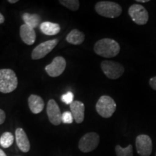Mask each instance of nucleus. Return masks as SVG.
<instances>
[{
    "mask_svg": "<svg viewBox=\"0 0 156 156\" xmlns=\"http://www.w3.org/2000/svg\"><path fill=\"white\" fill-rule=\"evenodd\" d=\"M95 53L104 58H113L119 54V44L112 38H102L94 45Z\"/></svg>",
    "mask_w": 156,
    "mask_h": 156,
    "instance_id": "nucleus-1",
    "label": "nucleus"
},
{
    "mask_svg": "<svg viewBox=\"0 0 156 156\" xmlns=\"http://www.w3.org/2000/svg\"><path fill=\"white\" fill-rule=\"evenodd\" d=\"M95 10L101 16L107 18H116L122 12V7L118 3L110 1H101L95 4Z\"/></svg>",
    "mask_w": 156,
    "mask_h": 156,
    "instance_id": "nucleus-2",
    "label": "nucleus"
},
{
    "mask_svg": "<svg viewBox=\"0 0 156 156\" xmlns=\"http://www.w3.org/2000/svg\"><path fill=\"white\" fill-rule=\"evenodd\" d=\"M18 80L16 74L11 69H0V92L9 93L17 88Z\"/></svg>",
    "mask_w": 156,
    "mask_h": 156,
    "instance_id": "nucleus-3",
    "label": "nucleus"
},
{
    "mask_svg": "<svg viewBox=\"0 0 156 156\" xmlns=\"http://www.w3.org/2000/svg\"><path fill=\"white\" fill-rule=\"evenodd\" d=\"M95 109L98 114L103 118H110L116 112V102L109 95H102L97 101Z\"/></svg>",
    "mask_w": 156,
    "mask_h": 156,
    "instance_id": "nucleus-4",
    "label": "nucleus"
},
{
    "mask_svg": "<svg viewBox=\"0 0 156 156\" xmlns=\"http://www.w3.org/2000/svg\"><path fill=\"white\" fill-rule=\"evenodd\" d=\"M100 142V136L96 132H88L80 140L78 147L83 153H87L96 149Z\"/></svg>",
    "mask_w": 156,
    "mask_h": 156,
    "instance_id": "nucleus-5",
    "label": "nucleus"
},
{
    "mask_svg": "<svg viewBox=\"0 0 156 156\" xmlns=\"http://www.w3.org/2000/svg\"><path fill=\"white\" fill-rule=\"evenodd\" d=\"M101 67L104 75L111 80L118 79L124 73V66L114 61H103L101 64Z\"/></svg>",
    "mask_w": 156,
    "mask_h": 156,
    "instance_id": "nucleus-6",
    "label": "nucleus"
},
{
    "mask_svg": "<svg viewBox=\"0 0 156 156\" xmlns=\"http://www.w3.org/2000/svg\"><path fill=\"white\" fill-rule=\"evenodd\" d=\"M128 13L132 21L138 25L147 24L149 20L147 10L140 4H134L130 6L128 9Z\"/></svg>",
    "mask_w": 156,
    "mask_h": 156,
    "instance_id": "nucleus-7",
    "label": "nucleus"
},
{
    "mask_svg": "<svg viewBox=\"0 0 156 156\" xmlns=\"http://www.w3.org/2000/svg\"><path fill=\"white\" fill-rule=\"evenodd\" d=\"M135 146L140 156H150L153 151V142L150 136L140 134L136 137Z\"/></svg>",
    "mask_w": 156,
    "mask_h": 156,
    "instance_id": "nucleus-8",
    "label": "nucleus"
},
{
    "mask_svg": "<svg viewBox=\"0 0 156 156\" xmlns=\"http://www.w3.org/2000/svg\"><path fill=\"white\" fill-rule=\"evenodd\" d=\"M57 44V39H52V40L41 43L33 50L31 58L34 60H38L45 57L56 47Z\"/></svg>",
    "mask_w": 156,
    "mask_h": 156,
    "instance_id": "nucleus-9",
    "label": "nucleus"
},
{
    "mask_svg": "<svg viewBox=\"0 0 156 156\" xmlns=\"http://www.w3.org/2000/svg\"><path fill=\"white\" fill-rule=\"evenodd\" d=\"M67 66L65 58L62 56H56L53 59L51 63L46 66L45 70L50 77H58L64 73Z\"/></svg>",
    "mask_w": 156,
    "mask_h": 156,
    "instance_id": "nucleus-10",
    "label": "nucleus"
},
{
    "mask_svg": "<svg viewBox=\"0 0 156 156\" xmlns=\"http://www.w3.org/2000/svg\"><path fill=\"white\" fill-rule=\"evenodd\" d=\"M46 113H47L48 120L52 124L58 126L61 124L62 114L59 106L54 99H50L48 101L47 107H46Z\"/></svg>",
    "mask_w": 156,
    "mask_h": 156,
    "instance_id": "nucleus-11",
    "label": "nucleus"
},
{
    "mask_svg": "<svg viewBox=\"0 0 156 156\" xmlns=\"http://www.w3.org/2000/svg\"><path fill=\"white\" fill-rule=\"evenodd\" d=\"M15 140L17 147L23 153H28L30 150V143L28 136L22 128L15 130Z\"/></svg>",
    "mask_w": 156,
    "mask_h": 156,
    "instance_id": "nucleus-12",
    "label": "nucleus"
},
{
    "mask_svg": "<svg viewBox=\"0 0 156 156\" xmlns=\"http://www.w3.org/2000/svg\"><path fill=\"white\" fill-rule=\"evenodd\" d=\"M70 111L77 124H81L85 119V105L79 101H74L69 105Z\"/></svg>",
    "mask_w": 156,
    "mask_h": 156,
    "instance_id": "nucleus-13",
    "label": "nucleus"
},
{
    "mask_svg": "<svg viewBox=\"0 0 156 156\" xmlns=\"http://www.w3.org/2000/svg\"><path fill=\"white\" fill-rule=\"evenodd\" d=\"M20 36L27 45H33L36 41V34L34 29L25 24L22 25L20 28Z\"/></svg>",
    "mask_w": 156,
    "mask_h": 156,
    "instance_id": "nucleus-14",
    "label": "nucleus"
},
{
    "mask_svg": "<svg viewBox=\"0 0 156 156\" xmlns=\"http://www.w3.org/2000/svg\"><path fill=\"white\" fill-rule=\"evenodd\" d=\"M28 106L33 114H38L44 110V101L39 95L32 94L28 98Z\"/></svg>",
    "mask_w": 156,
    "mask_h": 156,
    "instance_id": "nucleus-15",
    "label": "nucleus"
},
{
    "mask_svg": "<svg viewBox=\"0 0 156 156\" xmlns=\"http://www.w3.org/2000/svg\"><path fill=\"white\" fill-rule=\"evenodd\" d=\"M40 30L43 34L47 36H55L61 30V27L58 23H54L49 21L43 22L40 25Z\"/></svg>",
    "mask_w": 156,
    "mask_h": 156,
    "instance_id": "nucleus-16",
    "label": "nucleus"
},
{
    "mask_svg": "<svg viewBox=\"0 0 156 156\" xmlns=\"http://www.w3.org/2000/svg\"><path fill=\"white\" fill-rule=\"evenodd\" d=\"M66 40L69 44L73 45H80L85 41V35L80 30H77V29H73L67 35Z\"/></svg>",
    "mask_w": 156,
    "mask_h": 156,
    "instance_id": "nucleus-17",
    "label": "nucleus"
},
{
    "mask_svg": "<svg viewBox=\"0 0 156 156\" xmlns=\"http://www.w3.org/2000/svg\"><path fill=\"white\" fill-rule=\"evenodd\" d=\"M22 18L24 21L25 24L31 27V28H37L38 25H41V17L40 15L37 14H30V13H24L23 15Z\"/></svg>",
    "mask_w": 156,
    "mask_h": 156,
    "instance_id": "nucleus-18",
    "label": "nucleus"
},
{
    "mask_svg": "<svg viewBox=\"0 0 156 156\" xmlns=\"http://www.w3.org/2000/svg\"><path fill=\"white\" fill-rule=\"evenodd\" d=\"M14 142V136L9 132H5L0 136V145L4 148H8Z\"/></svg>",
    "mask_w": 156,
    "mask_h": 156,
    "instance_id": "nucleus-19",
    "label": "nucleus"
},
{
    "mask_svg": "<svg viewBox=\"0 0 156 156\" xmlns=\"http://www.w3.org/2000/svg\"><path fill=\"white\" fill-rule=\"evenodd\" d=\"M116 156H133V147L129 145L126 147H122L119 145L115 147Z\"/></svg>",
    "mask_w": 156,
    "mask_h": 156,
    "instance_id": "nucleus-20",
    "label": "nucleus"
},
{
    "mask_svg": "<svg viewBox=\"0 0 156 156\" xmlns=\"http://www.w3.org/2000/svg\"><path fill=\"white\" fill-rule=\"evenodd\" d=\"M59 3L72 11H77L80 7L78 0H60Z\"/></svg>",
    "mask_w": 156,
    "mask_h": 156,
    "instance_id": "nucleus-21",
    "label": "nucleus"
},
{
    "mask_svg": "<svg viewBox=\"0 0 156 156\" xmlns=\"http://www.w3.org/2000/svg\"><path fill=\"white\" fill-rule=\"evenodd\" d=\"M73 119L74 118L71 112H65L62 115V122L64 124H72Z\"/></svg>",
    "mask_w": 156,
    "mask_h": 156,
    "instance_id": "nucleus-22",
    "label": "nucleus"
},
{
    "mask_svg": "<svg viewBox=\"0 0 156 156\" xmlns=\"http://www.w3.org/2000/svg\"><path fill=\"white\" fill-rule=\"evenodd\" d=\"M62 101L66 104L70 105L74 101V94L71 91H69L65 94L62 95Z\"/></svg>",
    "mask_w": 156,
    "mask_h": 156,
    "instance_id": "nucleus-23",
    "label": "nucleus"
},
{
    "mask_svg": "<svg viewBox=\"0 0 156 156\" xmlns=\"http://www.w3.org/2000/svg\"><path fill=\"white\" fill-rule=\"evenodd\" d=\"M149 85L154 90H156V76L151 77L149 80Z\"/></svg>",
    "mask_w": 156,
    "mask_h": 156,
    "instance_id": "nucleus-24",
    "label": "nucleus"
},
{
    "mask_svg": "<svg viewBox=\"0 0 156 156\" xmlns=\"http://www.w3.org/2000/svg\"><path fill=\"white\" fill-rule=\"evenodd\" d=\"M6 119V114L5 112H4L2 109L0 108V125L2 124L5 122Z\"/></svg>",
    "mask_w": 156,
    "mask_h": 156,
    "instance_id": "nucleus-25",
    "label": "nucleus"
},
{
    "mask_svg": "<svg viewBox=\"0 0 156 156\" xmlns=\"http://www.w3.org/2000/svg\"><path fill=\"white\" fill-rule=\"evenodd\" d=\"M5 17H4V15L0 12V24H2V23L5 22Z\"/></svg>",
    "mask_w": 156,
    "mask_h": 156,
    "instance_id": "nucleus-26",
    "label": "nucleus"
},
{
    "mask_svg": "<svg viewBox=\"0 0 156 156\" xmlns=\"http://www.w3.org/2000/svg\"><path fill=\"white\" fill-rule=\"evenodd\" d=\"M136 2H142V3H146L149 2V0H136Z\"/></svg>",
    "mask_w": 156,
    "mask_h": 156,
    "instance_id": "nucleus-27",
    "label": "nucleus"
},
{
    "mask_svg": "<svg viewBox=\"0 0 156 156\" xmlns=\"http://www.w3.org/2000/svg\"><path fill=\"white\" fill-rule=\"evenodd\" d=\"M8 2L11 4H15L18 2V0H8Z\"/></svg>",
    "mask_w": 156,
    "mask_h": 156,
    "instance_id": "nucleus-28",
    "label": "nucleus"
},
{
    "mask_svg": "<svg viewBox=\"0 0 156 156\" xmlns=\"http://www.w3.org/2000/svg\"><path fill=\"white\" fill-rule=\"evenodd\" d=\"M0 156H7L5 152H4L2 149H0Z\"/></svg>",
    "mask_w": 156,
    "mask_h": 156,
    "instance_id": "nucleus-29",
    "label": "nucleus"
},
{
    "mask_svg": "<svg viewBox=\"0 0 156 156\" xmlns=\"http://www.w3.org/2000/svg\"><path fill=\"white\" fill-rule=\"evenodd\" d=\"M155 156H156V153H155Z\"/></svg>",
    "mask_w": 156,
    "mask_h": 156,
    "instance_id": "nucleus-30",
    "label": "nucleus"
}]
</instances>
